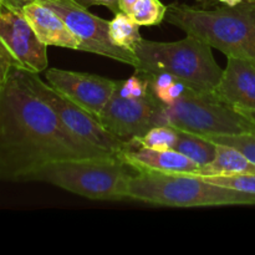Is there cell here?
Returning a JSON list of instances; mask_svg holds the SVG:
<instances>
[{"instance_id":"1","label":"cell","mask_w":255,"mask_h":255,"mask_svg":"<svg viewBox=\"0 0 255 255\" xmlns=\"http://www.w3.org/2000/svg\"><path fill=\"white\" fill-rule=\"evenodd\" d=\"M112 154L75 136L12 67L0 90V181L31 182L56 161Z\"/></svg>"},{"instance_id":"2","label":"cell","mask_w":255,"mask_h":255,"mask_svg":"<svg viewBox=\"0 0 255 255\" xmlns=\"http://www.w3.org/2000/svg\"><path fill=\"white\" fill-rule=\"evenodd\" d=\"M164 20L227 57L255 64V1L243 0L234 6L223 4L214 9L173 2L167 6Z\"/></svg>"},{"instance_id":"3","label":"cell","mask_w":255,"mask_h":255,"mask_svg":"<svg viewBox=\"0 0 255 255\" xmlns=\"http://www.w3.org/2000/svg\"><path fill=\"white\" fill-rule=\"evenodd\" d=\"M141 76L168 72L202 94L213 95L223 69L212 54V47L197 37L187 35L172 42L142 39L134 49Z\"/></svg>"},{"instance_id":"4","label":"cell","mask_w":255,"mask_h":255,"mask_svg":"<svg viewBox=\"0 0 255 255\" xmlns=\"http://www.w3.org/2000/svg\"><path fill=\"white\" fill-rule=\"evenodd\" d=\"M128 199L153 206L193 207L255 206L254 194L217 186L188 173H134L128 184Z\"/></svg>"},{"instance_id":"5","label":"cell","mask_w":255,"mask_h":255,"mask_svg":"<svg viewBox=\"0 0 255 255\" xmlns=\"http://www.w3.org/2000/svg\"><path fill=\"white\" fill-rule=\"evenodd\" d=\"M116 154L56 161L37 171L31 182H45L94 201L128 199L132 173Z\"/></svg>"},{"instance_id":"6","label":"cell","mask_w":255,"mask_h":255,"mask_svg":"<svg viewBox=\"0 0 255 255\" xmlns=\"http://www.w3.org/2000/svg\"><path fill=\"white\" fill-rule=\"evenodd\" d=\"M161 125L204 137L255 131L254 125L236 110L218 101L213 95L202 94L193 89H188L172 105L161 107L156 126Z\"/></svg>"},{"instance_id":"7","label":"cell","mask_w":255,"mask_h":255,"mask_svg":"<svg viewBox=\"0 0 255 255\" xmlns=\"http://www.w3.org/2000/svg\"><path fill=\"white\" fill-rule=\"evenodd\" d=\"M25 75H26L27 84L34 90L35 94L54 110L62 124L75 136L91 144L95 148L112 154L119 153L121 149L129 146L128 142L119 138L107 131L96 117L60 94L51 85L42 81L39 77V74L25 71Z\"/></svg>"},{"instance_id":"8","label":"cell","mask_w":255,"mask_h":255,"mask_svg":"<svg viewBox=\"0 0 255 255\" xmlns=\"http://www.w3.org/2000/svg\"><path fill=\"white\" fill-rule=\"evenodd\" d=\"M54 10L79 40V51L91 52L127 64L136 69L138 59L133 51L117 46L109 35L110 20L92 14L76 0H39Z\"/></svg>"},{"instance_id":"9","label":"cell","mask_w":255,"mask_h":255,"mask_svg":"<svg viewBox=\"0 0 255 255\" xmlns=\"http://www.w3.org/2000/svg\"><path fill=\"white\" fill-rule=\"evenodd\" d=\"M162 106L151 87L143 96H124L115 90L97 120L107 131L129 143L156 126Z\"/></svg>"},{"instance_id":"10","label":"cell","mask_w":255,"mask_h":255,"mask_svg":"<svg viewBox=\"0 0 255 255\" xmlns=\"http://www.w3.org/2000/svg\"><path fill=\"white\" fill-rule=\"evenodd\" d=\"M0 47L16 69L40 74L49 64L47 46L40 41L21 10L4 5L0 9Z\"/></svg>"},{"instance_id":"11","label":"cell","mask_w":255,"mask_h":255,"mask_svg":"<svg viewBox=\"0 0 255 255\" xmlns=\"http://www.w3.org/2000/svg\"><path fill=\"white\" fill-rule=\"evenodd\" d=\"M55 90L97 119L116 90L117 81L99 75L49 69L45 74Z\"/></svg>"},{"instance_id":"12","label":"cell","mask_w":255,"mask_h":255,"mask_svg":"<svg viewBox=\"0 0 255 255\" xmlns=\"http://www.w3.org/2000/svg\"><path fill=\"white\" fill-rule=\"evenodd\" d=\"M227 59L213 96L232 109L255 110V64L239 57Z\"/></svg>"},{"instance_id":"13","label":"cell","mask_w":255,"mask_h":255,"mask_svg":"<svg viewBox=\"0 0 255 255\" xmlns=\"http://www.w3.org/2000/svg\"><path fill=\"white\" fill-rule=\"evenodd\" d=\"M122 162L136 173L197 174L201 167L176 149H152L128 146L117 153Z\"/></svg>"},{"instance_id":"14","label":"cell","mask_w":255,"mask_h":255,"mask_svg":"<svg viewBox=\"0 0 255 255\" xmlns=\"http://www.w3.org/2000/svg\"><path fill=\"white\" fill-rule=\"evenodd\" d=\"M22 14L31 29L46 46L79 50V40L66 22L52 9L39 0L22 7Z\"/></svg>"},{"instance_id":"15","label":"cell","mask_w":255,"mask_h":255,"mask_svg":"<svg viewBox=\"0 0 255 255\" xmlns=\"http://www.w3.org/2000/svg\"><path fill=\"white\" fill-rule=\"evenodd\" d=\"M217 144L214 158L201 167L196 176H231L238 173H255V164L252 163L242 152L227 144Z\"/></svg>"},{"instance_id":"16","label":"cell","mask_w":255,"mask_h":255,"mask_svg":"<svg viewBox=\"0 0 255 255\" xmlns=\"http://www.w3.org/2000/svg\"><path fill=\"white\" fill-rule=\"evenodd\" d=\"M178 131L174 149L181 152L189 159L196 162L199 167L208 164L214 158L217 152V144L207 137L191 133L186 131Z\"/></svg>"},{"instance_id":"17","label":"cell","mask_w":255,"mask_h":255,"mask_svg":"<svg viewBox=\"0 0 255 255\" xmlns=\"http://www.w3.org/2000/svg\"><path fill=\"white\" fill-rule=\"evenodd\" d=\"M139 25L128 14L119 11L110 20L109 35L111 41L117 46L128 51H133L143 37L141 36Z\"/></svg>"},{"instance_id":"18","label":"cell","mask_w":255,"mask_h":255,"mask_svg":"<svg viewBox=\"0 0 255 255\" xmlns=\"http://www.w3.org/2000/svg\"><path fill=\"white\" fill-rule=\"evenodd\" d=\"M177 137H178V131L176 128L161 125V126L151 127L146 133L129 142V146L147 147V148L161 149V151L174 149Z\"/></svg>"},{"instance_id":"19","label":"cell","mask_w":255,"mask_h":255,"mask_svg":"<svg viewBox=\"0 0 255 255\" xmlns=\"http://www.w3.org/2000/svg\"><path fill=\"white\" fill-rule=\"evenodd\" d=\"M166 12L167 5L161 0H137L128 15L139 26H154L163 21Z\"/></svg>"},{"instance_id":"20","label":"cell","mask_w":255,"mask_h":255,"mask_svg":"<svg viewBox=\"0 0 255 255\" xmlns=\"http://www.w3.org/2000/svg\"><path fill=\"white\" fill-rule=\"evenodd\" d=\"M204 137V136H203ZM214 143L231 146L244 154L252 163L255 164V131L243 132L238 134H224V136L207 137Z\"/></svg>"},{"instance_id":"21","label":"cell","mask_w":255,"mask_h":255,"mask_svg":"<svg viewBox=\"0 0 255 255\" xmlns=\"http://www.w3.org/2000/svg\"><path fill=\"white\" fill-rule=\"evenodd\" d=\"M206 181L217 186L236 189L243 193L255 196V173H238L231 176H212L203 177Z\"/></svg>"},{"instance_id":"22","label":"cell","mask_w":255,"mask_h":255,"mask_svg":"<svg viewBox=\"0 0 255 255\" xmlns=\"http://www.w3.org/2000/svg\"><path fill=\"white\" fill-rule=\"evenodd\" d=\"M188 89H191L188 85L184 84L183 81H181V80L177 79L176 81H174L173 84L168 87V89H166L163 92H161L159 95H157L156 97L158 99V101L161 102L162 105H164V106H168V105H172L173 102H176L177 100L181 99V97L183 96L187 91H188Z\"/></svg>"},{"instance_id":"23","label":"cell","mask_w":255,"mask_h":255,"mask_svg":"<svg viewBox=\"0 0 255 255\" xmlns=\"http://www.w3.org/2000/svg\"><path fill=\"white\" fill-rule=\"evenodd\" d=\"M12 67L14 66H12L11 61H10V59L7 57V55L5 54L4 50L0 47V90L4 86L5 81H6L7 76H9Z\"/></svg>"},{"instance_id":"24","label":"cell","mask_w":255,"mask_h":255,"mask_svg":"<svg viewBox=\"0 0 255 255\" xmlns=\"http://www.w3.org/2000/svg\"><path fill=\"white\" fill-rule=\"evenodd\" d=\"M80 4H82L84 6H95V5H99V6H105L107 9L111 10L114 14H117L120 11L119 6V0H76Z\"/></svg>"},{"instance_id":"25","label":"cell","mask_w":255,"mask_h":255,"mask_svg":"<svg viewBox=\"0 0 255 255\" xmlns=\"http://www.w3.org/2000/svg\"><path fill=\"white\" fill-rule=\"evenodd\" d=\"M1 4L4 6L10 7V9H14V10H22V7L25 5L30 4V2L35 1V0H0Z\"/></svg>"},{"instance_id":"26","label":"cell","mask_w":255,"mask_h":255,"mask_svg":"<svg viewBox=\"0 0 255 255\" xmlns=\"http://www.w3.org/2000/svg\"><path fill=\"white\" fill-rule=\"evenodd\" d=\"M236 110L239 115L244 117V119L248 120L251 124H253L255 126V110H251V109H243V107H237Z\"/></svg>"},{"instance_id":"27","label":"cell","mask_w":255,"mask_h":255,"mask_svg":"<svg viewBox=\"0 0 255 255\" xmlns=\"http://www.w3.org/2000/svg\"><path fill=\"white\" fill-rule=\"evenodd\" d=\"M137 0H119V6H120V11H124L126 14H129L131 11L132 6L134 5Z\"/></svg>"},{"instance_id":"28","label":"cell","mask_w":255,"mask_h":255,"mask_svg":"<svg viewBox=\"0 0 255 255\" xmlns=\"http://www.w3.org/2000/svg\"><path fill=\"white\" fill-rule=\"evenodd\" d=\"M217 1L222 2V4L224 5H229V6H234V5L239 4V2H242L243 0H217Z\"/></svg>"},{"instance_id":"29","label":"cell","mask_w":255,"mask_h":255,"mask_svg":"<svg viewBox=\"0 0 255 255\" xmlns=\"http://www.w3.org/2000/svg\"><path fill=\"white\" fill-rule=\"evenodd\" d=\"M1 6H2V4H1V1H0V9H1Z\"/></svg>"},{"instance_id":"30","label":"cell","mask_w":255,"mask_h":255,"mask_svg":"<svg viewBox=\"0 0 255 255\" xmlns=\"http://www.w3.org/2000/svg\"><path fill=\"white\" fill-rule=\"evenodd\" d=\"M252 1H255V0H252Z\"/></svg>"}]
</instances>
